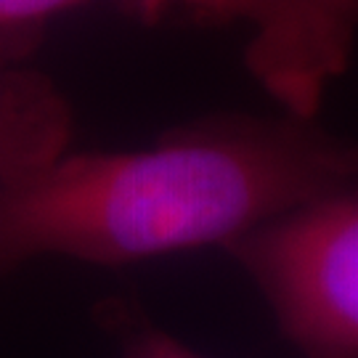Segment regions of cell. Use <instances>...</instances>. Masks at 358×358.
<instances>
[{"label": "cell", "instance_id": "6da1fadb", "mask_svg": "<svg viewBox=\"0 0 358 358\" xmlns=\"http://www.w3.org/2000/svg\"><path fill=\"white\" fill-rule=\"evenodd\" d=\"M356 178V143L297 120L213 122L133 152H64L0 183V273L48 255L133 263L229 247Z\"/></svg>", "mask_w": 358, "mask_h": 358}, {"label": "cell", "instance_id": "277c9868", "mask_svg": "<svg viewBox=\"0 0 358 358\" xmlns=\"http://www.w3.org/2000/svg\"><path fill=\"white\" fill-rule=\"evenodd\" d=\"M69 133V103L48 77L38 72L0 77V183L62 157Z\"/></svg>", "mask_w": 358, "mask_h": 358}, {"label": "cell", "instance_id": "5b68a950", "mask_svg": "<svg viewBox=\"0 0 358 358\" xmlns=\"http://www.w3.org/2000/svg\"><path fill=\"white\" fill-rule=\"evenodd\" d=\"M90 0H0V35L22 32L48 22L56 13L72 11ZM143 16H159L170 8H183V0H120Z\"/></svg>", "mask_w": 358, "mask_h": 358}, {"label": "cell", "instance_id": "3957f363", "mask_svg": "<svg viewBox=\"0 0 358 358\" xmlns=\"http://www.w3.org/2000/svg\"><path fill=\"white\" fill-rule=\"evenodd\" d=\"M183 8L242 27L252 77L297 122L316 117L358 40V0H183Z\"/></svg>", "mask_w": 358, "mask_h": 358}, {"label": "cell", "instance_id": "8992f818", "mask_svg": "<svg viewBox=\"0 0 358 358\" xmlns=\"http://www.w3.org/2000/svg\"><path fill=\"white\" fill-rule=\"evenodd\" d=\"M125 358H199L189 348H183L178 340H173L170 334H162L146 327L128 337L125 345Z\"/></svg>", "mask_w": 358, "mask_h": 358}, {"label": "cell", "instance_id": "7a4b0ae2", "mask_svg": "<svg viewBox=\"0 0 358 358\" xmlns=\"http://www.w3.org/2000/svg\"><path fill=\"white\" fill-rule=\"evenodd\" d=\"M226 250L306 358H358V186H343Z\"/></svg>", "mask_w": 358, "mask_h": 358}]
</instances>
